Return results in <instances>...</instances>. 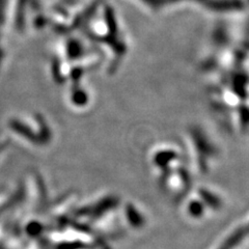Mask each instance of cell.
I'll return each instance as SVG.
<instances>
[{
  "label": "cell",
  "instance_id": "3957f363",
  "mask_svg": "<svg viewBox=\"0 0 249 249\" xmlns=\"http://www.w3.org/2000/svg\"><path fill=\"white\" fill-rule=\"evenodd\" d=\"M1 59H2V53L0 51V62H1Z\"/></svg>",
  "mask_w": 249,
  "mask_h": 249
},
{
  "label": "cell",
  "instance_id": "7a4b0ae2",
  "mask_svg": "<svg viewBox=\"0 0 249 249\" xmlns=\"http://www.w3.org/2000/svg\"><path fill=\"white\" fill-rule=\"evenodd\" d=\"M41 230H42V227L38 223H30V225L27 228L28 233L31 236H36L37 233H40Z\"/></svg>",
  "mask_w": 249,
  "mask_h": 249
},
{
  "label": "cell",
  "instance_id": "6da1fadb",
  "mask_svg": "<svg viewBox=\"0 0 249 249\" xmlns=\"http://www.w3.org/2000/svg\"><path fill=\"white\" fill-rule=\"evenodd\" d=\"M12 128L15 131L19 132V134H21L22 136H24L27 139L31 140V142H36L37 137L33 133V132H31V130L28 127L25 126V124H21L18 121H14V122H12Z\"/></svg>",
  "mask_w": 249,
  "mask_h": 249
},
{
  "label": "cell",
  "instance_id": "277c9868",
  "mask_svg": "<svg viewBox=\"0 0 249 249\" xmlns=\"http://www.w3.org/2000/svg\"><path fill=\"white\" fill-rule=\"evenodd\" d=\"M0 151H1V146H0Z\"/></svg>",
  "mask_w": 249,
  "mask_h": 249
}]
</instances>
